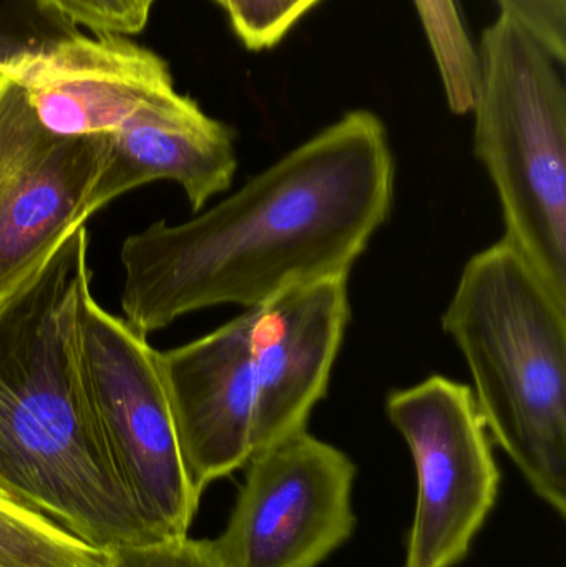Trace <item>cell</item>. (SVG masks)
<instances>
[{
    "instance_id": "obj_1",
    "label": "cell",
    "mask_w": 566,
    "mask_h": 567,
    "mask_svg": "<svg viewBox=\"0 0 566 567\" xmlns=\"http://www.w3.org/2000/svg\"><path fill=\"white\" fill-rule=\"evenodd\" d=\"M395 165L384 123L346 113L198 218L123 241L125 320L148 333L186 313L278 293L352 266L391 215Z\"/></svg>"
},
{
    "instance_id": "obj_2",
    "label": "cell",
    "mask_w": 566,
    "mask_h": 567,
    "mask_svg": "<svg viewBox=\"0 0 566 567\" xmlns=\"http://www.w3.org/2000/svg\"><path fill=\"white\" fill-rule=\"evenodd\" d=\"M89 233L0 302V492L102 551L158 542L123 488L80 363Z\"/></svg>"
},
{
    "instance_id": "obj_3",
    "label": "cell",
    "mask_w": 566,
    "mask_h": 567,
    "mask_svg": "<svg viewBox=\"0 0 566 567\" xmlns=\"http://www.w3.org/2000/svg\"><path fill=\"white\" fill-rule=\"evenodd\" d=\"M491 439L566 515V302L504 238L469 259L442 316Z\"/></svg>"
},
{
    "instance_id": "obj_4",
    "label": "cell",
    "mask_w": 566,
    "mask_h": 567,
    "mask_svg": "<svg viewBox=\"0 0 566 567\" xmlns=\"http://www.w3.org/2000/svg\"><path fill=\"white\" fill-rule=\"evenodd\" d=\"M475 49L474 153L501 199L504 239L566 302L564 65L505 13Z\"/></svg>"
},
{
    "instance_id": "obj_5",
    "label": "cell",
    "mask_w": 566,
    "mask_h": 567,
    "mask_svg": "<svg viewBox=\"0 0 566 567\" xmlns=\"http://www.w3.org/2000/svg\"><path fill=\"white\" fill-rule=\"evenodd\" d=\"M80 363L113 468L140 515L159 538L188 535L202 495L179 452L158 350L89 293Z\"/></svg>"
},
{
    "instance_id": "obj_6",
    "label": "cell",
    "mask_w": 566,
    "mask_h": 567,
    "mask_svg": "<svg viewBox=\"0 0 566 567\" xmlns=\"http://www.w3.org/2000/svg\"><path fill=\"white\" fill-rule=\"evenodd\" d=\"M385 413L411 450L418 476L404 567H455L491 516L502 473L465 383L432 375L394 390Z\"/></svg>"
},
{
    "instance_id": "obj_7",
    "label": "cell",
    "mask_w": 566,
    "mask_h": 567,
    "mask_svg": "<svg viewBox=\"0 0 566 567\" xmlns=\"http://www.w3.org/2000/svg\"><path fill=\"white\" fill-rule=\"evenodd\" d=\"M222 535L225 567H319L356 528L354 462L302 430L249 460Z\"/></svg>"
},
{
    "instance_id": "obj_8",
    "label": "cell",
    "mask_w": 566,
    "mask_h": 567,
    "mask_svg": "<svg viewBox=\"0 0 566 567\" xmlns=\"http://www.w3.org/2000/svg\"><path fill=\"white\" fill-rule=\"evenodd\" d=\"M105 153V136L47 132L22 90L0 73V302L92 216Z\"/></svg>"
},
{
    "instance_id": "obj_9",
    "label": "cell",
    "mask_w": 566,
    "mask_h": 567,
    "mask_svg": "<svg viewBox=\"0 0 566 567\" xmlns=\"http://www.w3.org/2000/svg\"><path fill=\"white\" fill-rule=\"evenodd\" d=\"M25 95L37 122L66 138L106 136L175 92L168 63L116 33L50 40L0 69Z\"/></svg>"
},
{
    "instance_id": "obj_10",
    "label": "cell",
    "mask_w": 566,
    "mask_h": 567,
    "mask_svg": "<svg viewBox=\"0 0 566 567\" xmlns=\"http://www.w3.org/2000/svg\"><path fill=\"white\" fill-rule=\"evenodd\" d=\"M105 143V163L90 199L92 215L153 182L178 183L198 213L229 189L238 169L233 130L176 90L143 106Z\"/></svg>"
},
{
    "instance_id": "obj_11",
    "label": "cell",
    "mask_w": 566,
    "mask_h": 567,
    "mask_svg": "<svg viewBox=\"0 0 566 567\" xmlns=\"http://www.w3.org/2000/svg\"><path fill=\"white\" fill-rule=\"evenodd\" d=\"M109 553L86 545L0 492V567H106Z\"/></svg>"
},
{
    "instance_id": "obj_12",
    "label": "cell",
    "mask_w": 566,
    "mask_h": 567,
    "mask_svg": "<svg viewBox=\"0 0 566 567\" xmlns=\"http://www.w3.org/2000/svg\"><path fill=\"white\" fill-rule=\"evenodd\" d=\"M434 55L449 109L471 113L477 90V49L465 29L457 0H414Z\"/></svg>"
},
{
    "instance_id": "obj_13",
    "label": "cell",
    "mask_w": 566,
    "mask_h": 567,
    "mask_svg": "<svg viewBox=\"0 0 566 567\" xmlns=\"http://www.w3.org/2000/svg\"><path fill=\"white\" fill-rule=\"evenodd\" d=\"M321 0H225L236 37L253 52L278 45Z\"/></svg>"
},
{
    "instance_id": "obj_14",
    "label": "cell",
    "mask_w": 566,
    "mask_h": 567,
    "mask_svg": "<svg viewBox=\"0 0 566 567\" xmlns=\"http://www.w3.org/2000/svg\"><path fill=\"white\" fill-rule=\"evenodd\" d=\"M75 30L40 0H0V69L22 53Z\"/></svg>"
},
{
    "instance_id": "obj_15",
    "label": "cell",
    "mask_w": 566,
    "mask_h": 567,
    "mask_svg": "<svg viewBox=\"0 0 566 567\" xmlns=\"http://www.w3.org/2000/svg\"><path fill=\"white\" fill-rule=\"evenodd\" d=\"M47 9L92 33L132 37L145 30L155 0H40Z\"/></svg>"
},
{
    "instance_id": "obj_16",
    "label": "cell",
    "mask_w": 566,
    "mask_h": 567,
    "mask_svg": "<svg viewBox=\"0 0 566 567\" xmlns=\"http://www.w3.org/2000/svg\"><path fill=\"white\" fill-rule=\"evenodd\" d=\"M106 567H225L212 539L186 536L122 546L109 551Z\"/></svg>"
},
{
    "instance_id": "obj_17",
    "label": "cell",
    "mask_w": 566,
    "mask_h": 567,
    "mask_svg": "<svg viewBox=\"0 0 566 567\" xmlns=\"http://www.w3.org/2000/svg\"><path fill=\"white\" fill-rule=\"evenodd\" d=\"M501 13L534 33L552 55L566 62V0H495Z\"/></svg>"
},
{
    "instance_id": "obj_18",
    "label": "cell",
    "mask_w": 566,
    "mask_h": 567,
    "mask_svg": "<svg viewBox=\"0 0 566 567\" xmlns=\"http://www.w3.org/2000/svg\"><path fill=\"white\" fill-rule=\"evenodd\" d=\"M216 3H218L219 7H225V0H215Z\"/></svg>"
}]
</instances>
